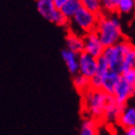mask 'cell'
Listing matches in <instances>:
<instances>
[{
  "label": "cell",
  "instance_id": "obj_2",
  "mask_svg": "<svg viewBox=\"0 0 135 135\" xmlns=\"http://www.w3.org/2000/svg\"><path fill=\"white\" fill-rule=\"evenodd\" d=\"M112 98V95L104 92L103 90L91 88L90 90L82 95L83 113L88 116V118L102 121L104 111Z\"/></svg>",
  "mask_w": 135,
  "mask_h": 135
},
{
  "label": "cell",
  "instance_id": "obj_9",
  "mask_svg": "<svg viewBox=\"0 0 135 135\" xmlns=\"http://www.w3.org/2000/svg\"><path fill=\"white\" fill-rule=\"evenodd\" d=\"M96 75L99 76L101 79V90H103L104 92H106L110 95H113L120 79H121V74L114 70H109L108 71L103 73L102 75H99V74H96Z\"/></svg>",
  "mask_w": 135,
  "mask_h": 135
},
{
  "label": "cell",
  "instance_id": "obj_21",
  "mask_svg": "<svg viewBox=\"0 0 135 135\" xmlns=\"http://www.w3.org/2000/svg\"><path fill=\"white\" fill-rule=\"evenodd\" d=\"M122 77L127 80L128 83H130L131 85L135 86V69L133 70H128L127 71L122 73Z\"/></svg>",
  "mask_w": 135,
  "mask_h": 135
},
{
  "label": "cell",
  "instance_id": "obj_10",
  "mask_svg": "<svg viewBox=\"0 0 135 135\" xmlns=\"http://www.w3.org/2000/svg\"><path fill=\"white\" fill-rule=\"evenodd\" d=\"M124 105H121L120 103H118L113 97L112 99L109 101V103L107 104L102 121L107 124H113V123L118 122L122 114V111L124 109Z\"/></svg>",
  "mask_w": 135,
  "mask_h": 135
},
{
  "label": "cell",
  "instance_id": "obj_7",
  "mask_svg": "<svg viewBox=\"0 0 135 135\" xmlns=\"http://www.w3.org/2000/svg\"><path fill=\"white\" fill-rule=\"evenodd\" d=\"M98 67H99L98 58L86 52H82L79 54V73L80 74L91 79L98 73Z\"/></svg>",
  "mask_w": 135,
  "mask_h": 135
},
{
  "label": "cell",
  "instance_id": "obj_13",
  "mask_svg": "<svg viewBox=\"0 0 135 135\" xmlns=\"http://www.w3.org/2000/svg\"><path fill=\"white\" fill-rule=\"evenodd\" d=\"M118 124L123 128H129L135 127V107L124 105L122 114L119 118Z\"/></svg>",
  "mask_w": 135,
  "mask_h": 135
},
{
  "label": "cell",
  "instance_id": "obj_11",
  "mask_svg": "<svg viewBox=\"0 0 135 135\" xmlns=\"http://www.w3.org/2000/svg\"><path fill=\"white\" fill-rule=\"evenodd\" d=\"M62 59L64 60L69 73L71 75H76L79 73V54L73 52L70 49H63L61 52Z\"/></svg>",
  "mask_w": 135,
  "mask_h": 135
},
{
  "label": "cell",
  "instance_id": "obj_22",
  "mask_svg": "<svg viewBox=\"0 0 135 135\" xmlns=\"http://www.w3.org/2000/svg\"><path fill=\"white\" fill-rule=\"evenodd\" d=\"M122 135H135V127H129V128H124V132Z\"/></svg>",
  "mask_w": 135,
  "mask_h": 135
},
{
  "label": "cell",
  "instance_id": "obj_12",
  "mask_svg": "<svg viewBox=\"0 0 135 135\" xmlns=\"http://www.w3.org/2000/svg\"><path fill=\"white\" fill-rule=\"evenodd\" d=\"M66 45H67L68 49L73 50V52H76L77 54H80L84 52V37L69 31V33L66 36Z\"/></svg>",
  "mask_w": 135,
  "mask_h": 135
},
{
  "label": "cell",
  "instance_id": "obj_3",
  "mask_svg": "<svg viewBox=\"0 0 135 135\" xmlns=\"http://www.w3.org/2000/svg\"><path fill=\"white\" fill-rule=\"evenodd\" d=\"M100 15H97L87 9L81 8L75 16L70 20L69 31L84 36L89 32L95 31L98 25Z\"/></svg>",
  "mask_w": 135,
  "mask_h": 135
},
{
  "label": "cell",
  "instance_id": "obj_5",
  "mask_svg": "<svg viewBox=\"0 0 135 135\" xmlns=\"http://www.w3.org/2000/svg\"><path fill=\"white\" fill-rule=\"evenodd\" d=\"M37 10L39 14L49 22L59 26H68L70 20L57 8L53 0H36Z\"/></svg>",
  "mask_w": 135,
  "mask_h": 135
},
{
  "label": "cell",
  "instance_id": "obj_14",
  "mask_svg": "<svg viewBox=\"0 0 135 135\" xmlns=\"http://www.w3.org/2000/svg\"><path fill=\"white\" fill-rule=\"evenodd\" d=\"M81 8H83L81 0H68L65 3V5L60 10L62 12V14L70 20L75 16L76 13Z\"/></svg>",
  "mask_w": 135,
  "mask_h": 135
},
{
  "label": "cell",
  "instance_id": "obj_8",
  "mask_svg": "<svg viewBox=\"0 0 135 135\" xmlns=\"http://www.w3.org/2000/svg\"><path fill=\"white\" fill-rule=\"evenodd\" d=\"M134 95L135 86L128 83L127 80H124L121 74V79H120V81H119L118 85H117V87H116L115 91L112 95L115 100L121 105H127L128 99H131Z\"/></svg>",
  "mask_w": 135,
  "mask_h": 135
},
{
  "label": "cell",
  "instance_id": "obj_17",
  "mask_svg": "<svg viewBox=\"0 0 135 135\" xmlns=\"http://www.w3.org/2000/svg\"><path fill=\"white\" fill-rule=\"evenodd\" d=\"M135 69V46L134 45L130 47V49L127 51L124 55V63H123V73L127 71L128 70Z\"/></svg>",
  "mask_w": 135,
  "mask_h": 135
},
{
  "label": "cell",
  "instance_id": "obj_6",
  "mask_svg": "<svg viewBox=\"0 0 135 135\" xmlns=\"http://www.w3.org/2000/svg\"><path fill=\"white\" fill-rule=\"evenodd\" d=\"M83 37H84L85 42L84 52L90 54V55L96 57V58H99V57L102 56L105 46L103 45L99 34L97 33L96 30L89 32Z\"/></svg>",
  "mask_w": 135,
  "mask_h": 135
},
{
  "label": "cell",
  "instance_id": "obj_19",
  "mask_svg": "<svg viewBox=\"0 0 135 135\" xmlns=\"http://www.w3.org/2000/svg\"><path fill=\"white\" fill-rule=\"evenodd\" d=\"M83 8L93 12L97 15H101L103 13L102 5L100 0H81Z\"/></svg>",
  "mask_w": 135,
  "mask_h": 135
},
{
  "label": "cell",
  "instance_id": "obj_20",
  "mask_svg": "<svg viewBox=\"0 0 135 135\" xmlns=\"http://www.w3.org/2000/svg\"><path fill=\"white\" fill-rule=\"evenodd\" d=\"M103 13L107 14H114L117 13L118 4L120 0H100Z\"/></svg>",
  "mask_w": 135,
  "mask_h": 135
},
{
  "label": "cell",
  "instance_id": "obj_15",
  "mask_svg": "<svg viewBox=\"0 0 135 135\" xmlns=\"http://www.w3.org/2000/svg\"><path fill=\"white\" fill-rule=\"evenodd\" d=\"M99 134V121L88 118L81 124L79 135H98Z\"/></svg>",
  "mask_w": 135,
  "mask_h": 135
},
{
  "label": "cell",
  "instance_id": "obj_16",
  "mask_svg": "<svg viewBox=\"0 0 135 135\" xmlns=\"http://www.w3.org/2000/svg\"><path fill=\"white\" fill-rule=\"evenodd\" d=\"M73 83L76 91L80 94H85L87 91L91 89V80L90 78H88L86 76L82 75L80 73L73 75Z\"/></svg>",
  "mask_w": 135,
  "mask_h": 135
},
{
  "label": "cell",
  "instance_id": "obj_24",
  "mask_svg": "<svg viewBox=\"0 0 135 135\" xmlns=\"http://www.w3.org/2000/svg\"><path fill=\"white\" fill-rule=\"evenodd\" d=\"M134 5H135V0H134Z\"/></svg>",
  "mask_w": 135,
  "mask_h": 135
},
{
  "label": "cell",
  "instance_id": "obj_23",
  "mask_svg": "<svg viewBox=\"0 0 135 135\" xmlns=\"http://www.w3.org/2000/svg\"><path fill=\"white\" fill-rule=\"evenodd\" d=\"M67 1H68V0H53V2H54V4H55V6H56L59 10L62 8L63 6L65 5V3L67 2Z\"/></svg>",
  "mask_w": 135,
  "mask_h": 135
},
{
  "label": "cell",
  "instance_id": "obj_4",
  "mask_svg": "<svg viewBox=\"0 0 135 135\" xmlns=\"http://www.w3.org/2000/svg\"><path fill=\"white\" fill-rule=\"evenodd\" d=\"M132 44L127 40H124L119 44L112 46L105 47L102 57L106 60L110 70L122 74L123 73V63H124V55L132 46Z\"/></svg>",
  "mask_w": 135,
  "mask_h": 135
},
{
  "label": "cell",
  "instance_id": "obj_1",
  "mask_svg": "<svg viewBox=\"0 0 135 135\" xmlns=\"http://www.w3.org/2000/svg\"><path fill=\"white\" fill-rule=\"evenodd\" d=\"M96 31L105 47L115 45L124 40L121 20L117 13H102L99 16Z\"/></svg>",
  "mask_w": 135,
  "mask_h": 135
},
{
  "label": "cell",
  "instance_id": "obj_18",
  "mask_svg": "<svg viewBox=\"0 0 135 135\" xmlns=\"http://www.w3.org/2000/svg\"><path fill=\"white\" fill-rule=\"evenodd\" d=\"M135 12L134 0H120L117 9V14L130 15Z\"/></svg>",
  "mask_w": 135,
  "mask_h": 135
}]
</instances>
